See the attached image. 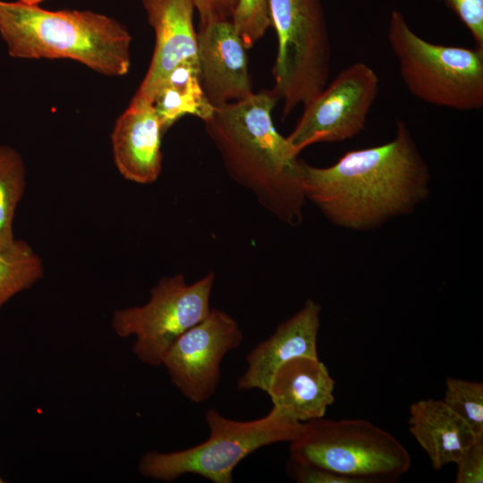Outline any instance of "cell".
<instances>
[{"label": "cell", "mask_w": 483, "mask_h": 483, "mask_svg": "<svg viewBox=\"0 0 483 483\" xmlns=\"http://www.w3.org/2000/svg\"><path fill=\"white\" fill-rule=\"evenodd\" d=\"M152 103L164 131L187 114L204 122L215 109L201 88L198 62L177 65L160 84Z\"/></svg>", "instance_id": "17"}, {"label": "cell", "mask_w": 483, "mask_h": 483, "mask_svg": "<svg viewBox=\"0 0 483 483\" xmlns=\"http://www.w3.org/2000/svg\"><path fill=\"white\" fill-rule=\"evenodd\" d=\"M243 338L233 318L211 309L201 322L177 338L165 355L162 366L182 395L194 403L205 402L217 389L224 358L238 349Z\"/></svg>", "instance_id": "10"}, {"label": "cell", "mask_w": 483, "mask_h": 483, "mask_svg": "<svg viewBox=\"0 0 483 483\" xmlns=\"http://www.w3.org/2000/svg\"><path fill=\"white\" fill-rule=\"evenodd\" d=\"M0 35L15 58L71 59L106 76L126 75L131 67L127 28L89 10L50 11L0 0Z\"/></svg>", "instance_id": "3"}, {"label": "cell", "mask_w": 483, "mask_h": 483, "mask_svg": "<svg viewBox=\"0 0 483 483\" xmlns=\"http://www.w3.org/2000/svg\"><path fill=\"white\" fill-rule=\"evenodd\" d=\"M267 6L277 38L273 89L285 117L327 85L330 37L321 0H267Z\"/></svg>", "instance_id": "7"}, {"label": "cell", "mask_w": 483, "mask_h": 483, "mask_svg": "<svg viewBox=\"0 0 483 483\" xmlns=\"http://www.w3.org/2000/svg\"><path fill=\"white\" fill-rule=\"evenodd\" d=\"M155 33L148 72L136 95L152 98L164 80L180 64L197 62V31L192 0H141Z\"/></svg>", "instance_id": "12"}, {"label": "cell", "mask_w": 483, "mask_h": 483, "mask_svg": "<svg viewBox=\"0 0 483 483\" xmlns=\"http://www.w3.org/2000/svg\"><path fill=\"white\" fill-rule=\"evenodd\" d=\"M456 483L483 482V439L469 445L454 462Z\"/></svg>", "instance_id": "24"}, {"label": "cell", "mask_w": 483, "mask_h": 483, "mask_svg": "<svg viewBox=\"0 0 483 483\" xmlns=\"http://www.w3.org/2000/svg\"><path fill=\"white\" fill-rule=\"evenodd\" d=\"M335 382L318 357H297L283 364L267 390L273 406L300 422L323 418L335 402Z\"/></svg>", "instance_id": "15"}, {"label": "cell", "mask_w": 483, "mask_h": 483, "mask_svg": "<svg viewBox=\"0 0 483 483\" xmlns=\"http://www.w3.org/2000/svg\"><path fill=\"white\" fill-rule=\"evenodd\" d=\"M386 37L403 84L414 97L458 111L482 108L483 47L427 41L398 10L391 12Z\"/></svg>", "instance_id": "5"}, {"label": "cell", "mask_w": 483, "mask_h": 483, "mask_svg": "<svg viewBox=\"0 0 483 483\" xmlns=\"http://www.w3.org/2000/svg\"><path fill=\"white\" fill-rule=\"evenodd\" d=\"M20 2L28 4H38L45 0H19Z\"/></svg>", "instance_id": "26"}, {"label": "cell", "mask_w": 483, "mask_h": 483, "mask_svg": "<svg viewBox=\"0 0 483 483\" xmlns=\"http://www.w3.org/2000/svg\"><path fill=\"white\" fill-rule=\"evenodd\" d=\"M288 477L298 483H359L317 465L298 462L289 457L286 463Z\"/></svg>", "instance_id": "23"}, {"label": "cell", "mask_w": 483, "mask_h": 483, "mask_svg": "<svg viewBox=\"0 0 483 483\" xmlns=\"http://www.w3.org/2000/svg\"><path fill=\"white\" fill-rule=\"evenodd\" d=\"M409 431L434 469L454 463L478 439L469 425L442 400L423 399L410 406Z\"/></svg>", "instance_id": "16"}, {"label": "cell", "mask_w": 483, "mask_h": 483, "mask_svg": "<svg viewBox=\"0 0 483 483\" xmlns=\"http://www.w3.org/2000/svg\"><path fill=\"white\" fill-rule=\"evenodd\" d=\"M205 419L209 429L206 441L174 452H147L140 460V473L167 482L196 474L213 483H231L235 467L243 459L261 447L290 443L303 425L275 406L264 417L248 421L231 419L212 408Z\"/></svg>", "instance_id": "4"}, {"label": "cell", "mask_w": 483, "mask_h": 483, "mask_svg": "<svg viewBox=\"0 0 483 483\" xmlns=\"http://www.w3.org/2000/svg\"><path fill=\"white\" fill-rule=\"evenodd\" d=\"M39 256L22 240L0 248V308L17 293L31 287L43 275Z\"/></svg>", "instance_id": "18"}, {"label": "cell", "mask_w": 483, "mask_h": 483, "mask_svg": "<svg viewBox=\"0 0 483 483\" xmlns=\"http://www.w3.org/2000/svg\"><path fill=\"white\" fill-rule=\"evenodd\" d=\"M197 62L201 88L213 106L254 93L246 48L232 20L199 25Z\"/></svg>", "instance_id": "11"}, {"label": "cell", "mask_w": 483, "mask_h": 483, "mask_svg": "<svg viewBox=\"0 0 483 483\" xmlns=\"http://www.w3.org/2000/svg\"><path fill=\"white\" fill-rule=\"evenodd\" d=\"M378 91L379 80L370 66L364 63L350 64L303 106L287 141L299 155L312 144L339 142L357 136L365 128Z\"/></svg>", "instance_id": "9"}, {"label": "cell", "mask_w": 483, "mask_h": 483, "mask_svg": "<svg viewBox=\"0 0 483 483\" xmlns=\"http://www.w3.org/2000/svg\"><path fill=\"white\" fill-rule=\"evenodd\" d=\"M4 482H5V481H4V479L0 476V483H4Z\"/></svg>", "instance_id": "27"}, {"label": "cell", "mask_w": 483, "mask_h": 483, "mask_svg": "<svg viewBox=\"0 0 483 483\" xmlns=\"http://www.w3.org/2000/svg\"><path fill=\"white\" fill-rule=\"evenodd\" d=\"M442 401L469 425L478 439H483L482 382L448 377Z\"/></svg>", "instance_id": "20"}, {"label": "cell", "mask_w": 483, "mask_h": 483, "mask_svg": "<svg viewBox=\"0 0 483 483\" xmlns=\"http://www.w3.org/2000/svg\"><path fill=\"white\" fill-rule=\"evenodd\" d=\"M305 199L334 225L357 231L411 212L429 191L428 167L407 124L390 141L344 154L328 167L301 163Z\"/></svg>", "instance_id": "1"}, {"label": "cell", "mask_w": 483, "mask_h": 483, "mask_svg": "<svg viewBox=\"0 0 483 483\" xmlns=\"http://www.w3.org/2000/svg\"><path fill=\"white\" fill-rule=\"evenodd\" d=\"M232 22L244 47L251 48L271 26L267 0H239Z\"/></svg>", "instance_id": "21"}, {"label": "cell", "mask_w": 483, "mask_h": 483, "mask_svg": "<svg viewBox=\"0 0 483 483\" xmlns=\"http://www.w3.org/2000/svg\"><path fill=\"white\" fill-rule=\"evenodd\" d=\"M199 15V24L230 21L239 0H192Z\"/></svg>", "instance_id": "25"}, {"label": "cell", "mask_w": 483, "mask_h": 483, "mask_svg": "<svg viewBox=\"0 0 483 483\" xmlns=\"http://www.w3.org/2000/svg\"><path fill=\"white\" fill-rule=\"evenodd\" d=\"M215 278L214 271L191 284L182 274L161 277L146 304L114 311V332L121 338L135 336L131 351L140 362L161 366L177 338L209 314Z\"/></svg>", "instance_id": "8"}, {"label": "cell", "mask_w": 483, "mask_h": 483, "mask_svg": "<svg viewBox=\"0 0 483 483\" xmlns=\"http://www.w3.org/2000/svg\"><path fill=\"white\" fill-rule=\"evenodd\" d=\"M289 453L298 462L359 483L394 482L411 466L408 450L394 436L360 419L307 421L290 442Z\"/></svg>", "instance_id": "6"}, {"label": "cell", "mask_w": 483, "mask_h": 483, "mask_svg": "<svg viewBox=\"0 0 483 483\" xmlns=\"http://www.w3.org/2000/svg\"><path fill=\"white\" fill-rule=\"evenodd\" d=\"M449 8L483 47V0H437Z\"/></svg>", "instance_id": "22"}, {"label": "cell", "mask_w": 483, "mask_h": 483, "mask_svg": "<svg viewBox=\"0 0 483 483\" xmlns=\"http://www.w3.org/2000/svg\"><path fill=\"white\" fill-rule=\"evenodd\" d=\"M163 132L153 103L135 94L111 134L114 164L126 180L148 184L158 178Z\"/></svg>", "instance_id": "14"}, {"label": "cell", "mask_w": 483, "mask_h": 483, "mask_svg": "<svg viewBox=\"0 0 483 483\" xmlns=\"http://www.w3.org/2000/svg\"><path fill=\"white\" fill-rule=\"evenodd\" d=\"M278 100L274 89H264L216 106L204 124L229 176L278 220L297 226L306 199L302 160L274 125Z\"/></svg>", "instance_id": "2"}, {"label": "cell", "mask_w": 483, "mask_h": 483, "mask_svg": "<svg viewBox=\"0 0 483 483\" xmlns=\"http://www.w3.org/2000/svg\"><path fill=\"white\" fill-rule=\"evenodd\" d=\"M320 312L321 306L309 299L294 315L280 323L268 338L246 355L247 368L237 381V388L267 392L283 364L297 357H318Z\"/></svg>", "instance_id": "13"}, {"label": "cell", "mask_w": 483, "mask_h": 483, "mask_svg": "<svg viewBox=\"0 0 483 483\" xmlns=\"http://www.w3.org/2000/svg\"><path fill=\"white\" fill-rule=\"evenodd\" d=\"M21 155L9 146L0 145V248L14 242L13 222L26 181Z\"/></svg>", "instance_id": "19"}]
</instances>
